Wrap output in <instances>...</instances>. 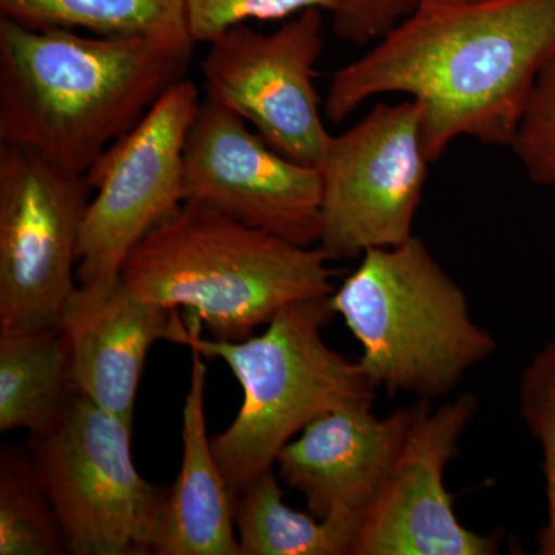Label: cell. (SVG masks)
Wrapping results in <instances>:
<instances>
[{
    "mask_svg": "<svg viewBox=\"0 0 555 555\" xmlns=\"http://www.w3.org/2000/svg\"><path fill=\"white\" fill-rule=\"evenodd\" d=\"M199 104L196 83L179 80L87 171L94 196L80 232L78 283L119 276L131 250L185 203L184 150Z\"/></svg>",
    "mask_w": 555,
    "mask_h": 555,
    "instance_id": "9c48e42d",
    "label": "cell"
},
{
    "mask_svg": "<svg viewBox=\"0 0 555 555\" xmlns=\"http://www.w3.org/2000/svg\"><path fill=\"white\" fill-rule=\"evenodd\" d=\"M323 10L302 11L262 35L236 25L208 42L207 100L238 115L287 158L320 169L332 134L313 75L323 53Z\"/></svg>",
    "mask_w": 555,
    "mask_h": 555,
    "instance_id": "30bf717a",
    "label": "cell"
},
{
    "mask_svg": "<svg viewBox=\"0 0 555 555\" xmlns=\"http://www.w3.org/2000/svg\"><path fill=\"white\" fill-rule=\"evenodd\" d=\"M415 100L375 105L332 137L321 163L323 203L318 247L332 259L360 258L414 235L430 160Z\"/></svg>",
    "mask_w": 555,
    "mask_h": 555,
    "instance_id": "ba28073f",
    "label": "cell"
},
{
    "mask_svg": "<svg viewBox=\"0 0 555 555\" xmlns=\"http://www.w3.org/2000/svg\"><path fill=\"white\" fill-rule=\"evenodd\" d=\"M360 525L350 518H318L287 506L275 469L235 499L243 555H350Z\"/></svg>",
    "mask_w": 555,
    "mask_h": 555,
    "instance_id": "e0dca14e",
    "label": "cell"
},
{
    "mask_svg": "<svg viewBox=\"0 0 555 555\" xmlns=\"http://www.w3.org/2000/svg\"><path fill=\"white\" fill-rule=\"evenodd\" d=\"M64 534L27 448L0 449V555H64Z\"/></svg>",
    "mask_w": 555,
    "mask_h": 555,
    "instance_id": "d6986e66",
    "label": "cell"
},
{
    "mask_svg": "<svg viewBox=\"0 0 555 555\" xmlns=\"http://www.w3.org/2000/svg\"><path fill=\"white\" fill-rule=\"evenodd\" d=\"M91 192L86 173L0 145V331L60 327Z\"/></svg>",
    "mask_w": 555,
    "mask_h": 555,
    "instance_id": "52a82bcc",
    "label": "cell"
},
{
    "mask_svg": "<svg viewBox=\"0 0 555 555\" xmlns=\"http://www.w3.org/2000/svg\"><path fill=\"white\" fill-rule=\"evenodd\" d=\"M184 196L297 246L320 243V169L287 158L207 98L185 142Z\"/></svg>",
    "mask_w": 555,
    "mask_h": 555,
    "instance_id": "8fae6325",
    "label": "cell"
},
{
    "mask_svg": "<svg viewBox=\"0 0 555 555\" xmlns=\"http://www.w3.org/2000/svg\"><path fill=\"white\" fill-rule=\"evenodd\" d=\"M525 426L542 448L546 521L537 534V553L555 555V339L526 364L518 390Z\"/></svg>",
    "mask_w": 555,
    "mask_h": 555,
    "instance_id": "ffe728a7",
    "label": "cell"
},
{
    "mask_svg": "<svg viewBox=\"0 0 555 555\" xmlns=\"http://www.w3.org/2000/svg\"><path fill=\"white\" fill-rule=\"evenodd\" d=\"M328 261L318 246L185 201L131 250L120 278L139 297L196 313L211 338L240 341L295 302L331 297Z\"/></svg>",
    "mask_w": 555,
    "mask_h": 555,
    "instance_id": "3957f363",
    "label": "cell"
},
{
    "mask_svg": "<svg viewBox=\"0 0 555 555\" xmlns=\"http://www.w3.org/2000/svg\"><path fill=\"white\" fill-rule=\"evenodd\" d=\"M509 147L534 184H555V57L540 73Z\"/></svg>",
    "mask_w": 555,
    "mask_h": 555,
    "instance_id": "44dd1931",
    "label": "cell"
},
{
    "mask_svg": "<svg viewBox=\"0 0 555 555\" xmlns=\"http://www.w3.org/2000/svg\"><path fill=\"white\" fill-rule=\"evenodd\" d=\"M420 0H334L332 25L338 38L356 46L378 42L406 20Z\"/></svg>",
    "mask_w": 555,
    "mask_h": 555,
    "instance_id": "603a6c76",
    "label": "cell"
},
{
    "mask_svg": "<svg viewBox=\"0 0 555 555\" xmlns=\"http://www.w3.org/2000/svg\"><path fill=\"white\" fill-rule=\"evenodd\" d=\"M0 13L33 28L192 40L182 0H0Z\"/></svg>",
    "mask_w": 555,
    "mask_h": 555,
    "instance_id": "ac0fdd59",
    "label": "cell"
},
{
    "mask_svg": "<svg viewBox=\"0 0 555 555\" xmlns=\"http://www.w3.org/2000/svg\"><path fill=\"white\" fill-rule=\"evenodd\" d=\"M131 426L78 393L50 429L28 440L68 554H153L169 486L139 474Z\"/></svg>",
    "mask_w": 555,
    "mask_h": 555,
    "instance_id": "8992f818",
    "label": "cell"
},
{
    "mask_svg": "<svg viewBox=\"0 0 555 555\" xmlns=\"http://www.w3.org/2000/svg\"><path fill=\"white\" fill-rule=\"evenodd\" d=\"M334 315L331 297L308 299L281 310L262 334L229 341L204 338L201 318L185 312L178 345L224 361L243 389L238 415L211 438L233 499L275 469L283 448L318 416L350 404H374L377 386L360 361L324 341V327Z\"/></svg>",
    "mask_w": 555,
    "mask_h": 555,
    "instance_id": "277c9868",
    "label": "cell"
},
{
    "mask_svg": "<svg viewBox=\"0 0 555 555\" xmlns=\"http://www.w3.org/2000/svg\"><path fill=\"white\" fill-rule=\"evenodd\" d=\"M76 396L60 327L0 331V433H43Z\"/></svg>",
    "mask_w": 555,
    "mask_h": 555,
    "instance_id": "2e32d148",
    "label": "cell"
},
{
    "mask_svg": "<svg viewBox=\"0 0 555 555\" xmlns=\"http://www.w3.org/2000/svg\"><path fill=\"white\" fill-rule=\"evenodd\" d=\"M190 38L211 42L248 21H280L306 10L331 13L334 0H182Z\"/></svg>",
    "mask_w": 555,
    "mask_h": 555,
    "instance_id": "7402d4cb",
    "label": "cell"
},
{
    "mask_svg": "<svg viewBox=\"0 0 555 555\" xmlns=\"http://www.w3.org/2000/svg\"><path fill=\"white\" fill-rule=\"evenodd\" d=\"M474 393H460L420 414L382 494L367 511L350 555H495L503 532L480 534L456 517L444 473L477 414Z\"/></svg>",
    "mask_w": 555,
    "mask_h": 555,
    "instance_id": "7c38bea8",
    "label": "cell"
},
{
    "mask_svg": "<svg viewBox=\"0 0 555 555\" xmlns=\"http://www.w3.org/2000/svg\"><path fill=\"white\" fill-rule=\"evenodd\" d=\"M331 302L360 343L361 366L390 397H447L496 350L465 291L415 233L364 251Z\"/></svg>",
    "mask_w": 555,
    "mask_h": 555,
    "instance_id": "5b68a950",
    "label": "cell"
},
{
    "mask_svg": "<svg viewBox=\"0 0 555 555\" xmlns=\"http://www.w3.org/2000/svg\"><path fill=\"white\" fill-rule=\"evenodd\" d=\"M433 401L378 416L371 403L318 416L278 455L275 473L318 518L363 521L382 494L415 420Z\"/></svg>",
    "mask_w": 555,
    "mask_h": 555,
    "instance_id": "4fadbf2b",
    "label": "cell"
},
{
    "mask_svg": "<svg viewBox=\"0 0 555 555\" xmlns=\"http://www.w3.org/2000/svg\"><path fill=\"white\" fill-rule=\"evenodd\" d=\"M192 352L190 387L182 408L181 469L169 486L156 531V555H243L235 526V499L215 459L207 433V366Z\"/></svg>",
    "mask_w": 555,
    "mask_h": 555,
    "instance_id": "9a60e30c",
    "label": "cell"
},
{
    "mask_svg": "<svg viewBox=\"0 0 555 555\" xmlns=\"http://www.w3.org/2000/svg\"><path fill=\"white\" fill-rule=\"evenodd\" d=\"M76 392L133 423L139 383L150 349L179 343L185 321L178 310L139 297L122 278L78 283L62 312Z\"/></svg>",
    "mask_w": 555,
    "mask_h": 555,
    "instance_id": "5bb4252c",
    "label": "cell"
},
{
    "mask_svg": "<svg viewBox=\"0 0 555 555\" xmlns=\"http://www.w3.org/2000/svg\"><path fill=\"white\" fill-rule=\"evenodd\" d=\"M195 42L83 36L0 17V145L76 173L185 79Z\"/></svg>",
    "mask_w": 555,
    "mask_h": 555,
    "instance_id": "7a4b0ae2",
    "label": "cell"
},
{
    "mask_svg": "<svg viewBox=\"0 0 555 555\" xmlns=\"http://www.w3.org/2000/svg\"><path fill=\"white\" fill-rule=\"evenodd\" d=\"M555 57V0H420L360 60L339 68L324 116L409 94L422 107L430 164L455 139L509 145L540 73Z\"/></svg>",
    "mask_w": 555,
    "mask_h": 555,
    "instance_id": "6da1fadb",
    "label": "cell"
}]
</instances>
